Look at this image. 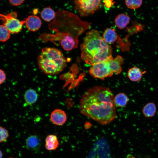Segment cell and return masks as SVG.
Wrapping results in <instances>:
<instances>
[{
	"mask_svg": "<svg viewBox=\"0 0 158 158\" xmlns=\"http://www.w3.org/2000/svg\"><path fill=\"white\" fill-rule=\"evenodd\" d=\"M79 109L82 114L102 125L110 123L116 116L113 93L102 86L87 89L80 100Z\"/></svg>",
	"mask_w": 158,
	"mask_h": 158,
	"instance_id": "cell-1",
	"label": "cell"
},
{
	"mask_svg": "<svg viewBox=\"0 0 158 158\" xmlns=\"http://www.w3.org/2000/svg\"><path fill=\"white\" fill-rule=\"evenodd\" d=\"M53 22L63 27L61 32L54 35V41H58L63 49L67 51L77 47L79 36L90 25L88 22L82 21L75 14L64 10L56 13Z\"/></svg>",
	"mask_w": 158,
	"mask_h": 158,
	"instance_id": "cell-2",
	"label": "cell"
},
{
	"mask_svg": "<svg viewBox=\"0 0 158 158\" xmlns=\"http://www.w3.org/2000/svg\"><path fill=\"white\" fill-rule=\"evenodd\" d=\"M80 48L81 59L86 64L92 66L112 57L111 46L95 30L86 33Z\"/></svg>",
	"mask_w": 158,
	"mask_h": 158,
	"instance_id": "cell-3",
	"label": "cell"
},
{
	"mask_svg": "<svg viewBox=\"0 0 158 158\" xmlns=\"http://www.w3.org/2000/svg\"><path fill=\"white\" fill-rule=\"evenodd\" d=\"M37 61L39 68L45 73L50 75L59 73L66 66V60L61 51L54 48H43Z\"/></svg>",
	"mask_w": 158,
	"mask_h": 158,
	"instance_id": "cell-4",
	"label": "cell"
},
{
	"mask_svg": "<svg viewBox=\"0 0 158 158\" xmlns=\"http://www.w3.org/2000/svg\"><path fill=\"white\" fill-rule=\"evenodd\" d=\"M102 0H73L75 9L82 17L92 14L101 7Z\"/></svg>",
	"mask_w": 158,
	"mask_h": 158,
	"instance_id": "cell-5",
	"label": "cell"
},
{
	"mask_svg": "<svg viewBox=\"0 0 158 158\" xmlns=\"http://www.w3.org/2000/svg\"><path fill=\"white\" fill-rule=\"evenodd\" d=\"M111 58L92 65L89 71V74L94 78L102 80L112 76L114 73L110 66V59Z\"/></svg>",
	"mask_w": 158,
	"mask_h": 158,
	"instance_id": "cell-6",
	"label": "cell"
},
{
	"mask_svg": "<svg viewBox=\"0 0 158 158\" xmlns=\"http://www.w3.org/2000/svg\"><path fill=\"white\" fill-rule=\"evenodd\" d=\"M16 12H13L6 15H0V19L3 25L5 26L13 33H17L21 31L25 20L20 21L17 18Z\"/></svg>",
	"mask_w": 158,
	"mask_h": 158,
	"instance_id": "cell-7",
	"label": "cell"
},
{
	"mask_svg": "<svg viewBox=\"0 0 158 158\" xmlns=\"http://www.w3.org/2000/svg\"><path fill=\"white\" fill-rule=\"evenodd\" d=\"M51 122L54 124L61 126L64 124L67 120V117L65 112L63 110L57 109L54 110L50 116Z\"/></svg>",
	"mask_w": 158,
	"mask_h": 158,
	"instance_id": "cell-8",
	"label": "cell"
},
{
	"mask_svg": "<svg viewBox=\"0 0 158 158\" xmlns=\"http://www.w3.org/2000/svg\"><path fill=\"white\" fill-rule=\"evenodd\" d=\"M25 25L27 29L31 31H35L41 27L42 22L39 17L35 15H30L26 19Z\"/></svg>",
	"mask_w": 158,
	"mask_h": 158,
	"instance_id": "cell-9",
	"label": "cell"
},
{
	"mask_svg": "<svg viewBox=\"0 0 158 158\" xmlns=\"http://www.w3.org/2000/svg\"><path fill=\"white\" fill-rule=\"evenodd\" d=\"M124 63L123 58L119 55L114 59L112 57L110 59L111 68L114 73L116 75L119 74L122 71L121 65Z\"/></svg>",
	"mask_w": 158,
	"mask_h": 158,
	"instance_id": "cell-10",
	"label": "cell"
},
{
	"mask_svg": "<svg viewBox=\"0 0 158 158\" xmlns=\"http://www.w3.org/2000/svg\"><path fill=\"white\" fill-rule=\"evenodd\" d=\"M144 73L140 68L134 67L128 69L127 76L131 81L137 82L140 81Z\"/></svg>",
	"mask_w": 158,
	"mask_h": 158,
	"instance_id": "cell-11",
	"label": "cell"
},
{
	"mask_svg": "<svg viewBox=\"0 0 158 158\" xmlns=\"http://www.w3.org/2000/svg\"><path fill=\"white\" fill-rule=\"evenodd\" d=\"M130 20L129 16L126 13H120L118 15L115 19L116 26L120 29L125 28L129 23Z\"/></svg>",
	"mask_w": 158,
	"mask_h": 158,
	"instance_id": "cell-12",
	"label": "cell"
},
{
	"mask_svg": "<svg viewBox=\"0 0 158 158\" xmlns=\"http://www.w3.org/2000/svg\"><path fill=\"white\" fill-rule=\"evenodd\" d=\"M102 37L104 40L109 44L114 43L117 41L119 37L115 30L112 28L106 29L103 33Z\"/></svg>",
	"mask_w": 158,
	"mask_h": 158,
	"instance_id": "cell-13",
	"label": "cell"
},
{
	"mask_svg": "<svg viewBox=\"0 0 158 158\" xmlns=\"http://www.w3.org/2000/svg\"><path fill=\"white\" fill-rule=\"evenodd\" d=\"M45 141V148L49 150H55L59 145L57 137L54 135H50L47 136Z\"/></svg>",
	"mask_w": 158,
	"mask_h": 158,
	"instance_id": "cell-14",
	"label": "cell"
},
{
	"mask_svg": "<svg viewBox=\"0 0 158 158\" xmlns=\"http://www.w3.org/2000/svg\"><path fill=\"white\" fill-rule=\"evenodd\" d=\"M26 145L27 147L32 150L38 149L41 145L40 139L36 135H31L26 140Z\"/></svg>",
	"mask_w": 158,
	"mask_h": 158,
	"instance_id": "cell-15",
	"label": "cell"
},
{
	"mask_svg": "<svg viewBox=\"0 0 158 158\" xmlns=\"http://www.w3.org/2000/svg\"><path fill=\"white\" fill-rule=\"evenodd\" d=\"M142 111L143 115L146 118L154 116L157 111L156 105L153 102H150L146 104L143 107Z\"/></svg>",
	"mask_w": 158,
	"mask_h": 158,
	"instance_id": "cell-16",
	"label": "cell"
},
{
	"mask_svg": "<svg viewBox=\"0 0 158 158\" xmlns=\"http://www.w3.org/2000/svg\"><path fill=\"white\" fill-rule=\"evenodd\" d=\"M24 98L26 104L31 105L35 103L37 101L38 94L35 90L30 89L25 92Z\"/></svg>",
	"mask_w": 158,
	"mask_h": 158,
	"instance_id": "cell-17",
	"label": "cell"
},
{
	"mask_svg": "<svg viewBox=\"0 0 158 158\" xmlns=\"http://www.w3.org/2000/svg\"><path fill=\"white\" fill-rule=\"evenodd\" d=\"M129 101L127 96L124 93H120L114 97V102L116 106L122 107L125 106Z\"/></svg>",
	"mask_w": 158,
	"mask_h": 158,
	"instance_id": "cell-18",
	"label": "cell"
},
{
	"mask_svg": "<svg viewBox=\"0 0 158 158\" xmlns=\"http://www.w3.org/2000/svg\"><path fill=\"white\" fill-rule=\"evenodd\" d=\"M40 16L43 20L46 21H51L56 16V13L50 6L44 8L40 13Z\"/></svg>",
	"mask_w": 158,
	"mask_h": 158,
	"instance_id": "cell-19",
	"label": "cell"
},
{
	"mask_svg": "<svg viewBox=\"0 0 158 158\" xmlns=\"http://www.w3.org/2000/svg\"><path fill=\"white\" fill-rule=\"evenodd\" d=\"M0 41L1 42H5L9 39L11 32L5 26L3 25H0Z\"/></svg>",
	"mask_w": 158,
	"mask_h": 158,
	"instance_id": "cell-20",
	"label": "cell"
},
{
	"mask_svg": "<svg viewBox=\"0 0 158 158\" xmlns=\"http://www.w3.org/2000/svg\"><path fill=\"white\" fill-rule=\"evenodd\" d=\"M142 0H125L126 6L128 8L135 9L140 7L142 5Z\"/></svg>",
	"mask_w": 158,
	"mask_h": 158,
	"instance_id": "cell-21",
	"label": "cell"
},
{
	"mask_svg": "<svg viewBox=\"0 0 158 158\" xmlns=\"http://www.w3.org/2000/svg\"><path fill=\"white\" fill-rule=\"evenodd\" d=\"M0 142H3L6 141L8 138L9 134L8 130L2 127H0Z\"/></svg>",
	"mask_w": 158,
	"mask_h": 158,
	"instance_id": "cell-22",
	"label": "cell"
},
{
	"mask_svg": "<svg viewBox=\"0 0 158 158\" xmlns=\"http://www.w3.org/2000/svg\"><path fill=\"white\" fill-rule=\"evenodd\" d=\"M10 3L13 6H17L23 4L24 0H9Z\"/></svg>",
	"mask_w": 158,
	"mask_h": 158,
	"instance_id": "cell-23",
	"label": "cell"
},
{
	"mask_svg": "<svg viewBox=\"0 0 158 158\" xmlns=\"http://www.w3.org/2000/svg\"><path fill=\"white\" fill-rule=\"evenodd\" d=\"M104 3L106 7L107 8H110L114 4L113 0H104Z\"/></svg>",
	"mask_w": 158,
	"mask_h": 158,
	"instance_id": "cell-24",
	"label": "cell"
},
{
	"mask_svg": "<svg viewBox=\"0 0 158 158\" xmlns=\"http://www.w3.org/2000/svg\"><path fill=\"white\" fill-rule=\"evenodd\" d=\"M0 84H1L5 80L6 76L4 71L1 69L0 70Z\"/></svg>",
	"mask_w": 158,
	"mask_h": 158,
	"instance_id": "cell-25",
	"label": "cell"
},
{
	"mask_svg": "<svg viewBox=\"0 0 158 158\" xmlns=\"http://www.w3.org/2000/svg\"><path fill=\"white\" fill-rule=\"evenodd\" d=\"M9 158H13V157H9Z\"/></svg>",
	"mask_w": 158,
	"mask_h": 158,
	"instance_id": "cell-26",
	"label": "cell"
}]
</instances>
